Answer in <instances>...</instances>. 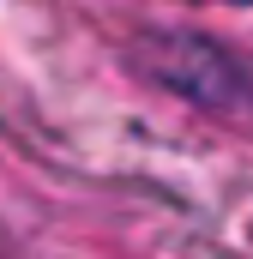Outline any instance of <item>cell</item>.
Instances as JSON below:
<instances>
[{
	"instance_id": "obj_1",
	"label": "cell",
	"mask_w": 253,
	"mask_h": 259,
	"mask_svg": "<svg viewBox=\"0 0 253 259\" xmlns=\"http://www.w3.org/2000/svg\"><path fill=\"white\" fill-rule=\"evenodd\" d=\"M229 6H253V0H229Z\"/></svg>"
}]
</instances>
